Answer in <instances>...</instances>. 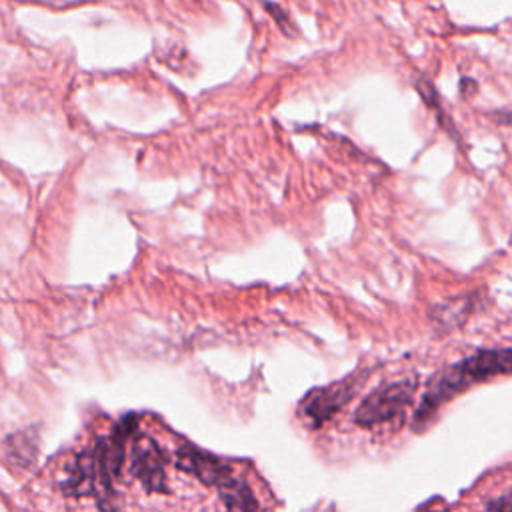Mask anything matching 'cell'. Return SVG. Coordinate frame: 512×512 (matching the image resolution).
<instances>
[{"instance_id": "cell-2", "label": "cell", "mask_w": 512, "mask_h": 512, "mask_svg": "<svg viewBox=\"0 0 512 512\" xmlns=\"http://www.w3.org/2000/svg\"><path fill=\"white\" fill-rule=\"evenodd\" d=\"M176 466L196 476L202 484L216 488L226 508H232V510L258 508V500L254 498L250 486L240 476H236L226 462L214 458L212 454H206L196 446L184 444L182 448H178Z\"/></svg>"}, {"instance_id": "cell-6", "label": "cell", "mask_w": 512, "mask_h": 512, "mask_svg": "<svg viewBox=\"0 0 512 512\" xmlns=\"http://www.w3.org/2000/svg\"><path fill=\"white\" fill-rule=\"evenodd\" d=\"M476 304H478V292L456 296L436 304L434 308H430V320H432L434 332L446 334L462 326L468 320V316L476 310Z\"/></svg>"}, {"instance_id": "cell-7", "label": "cell", "mask_w": 512, "mask_h": 512, "mask_svg": "<svg viewBox=\"0 0 512 512\" xmlns=\"http://www.w3.org/2000/svg\"><path fill=\"white\" fill-rule=\"evenodd\" d=\"M36 456V434L18 432L6 440V458L14 466H28Z\"/></svg>"}, {"instance_id": "cell-1", "label": "cell", "mask_w": 512, "mask_h": 512, "mask_svg": "<svg viewBox=\"0 0 512 512\" xmlns=\"http://www.w3.org/2000/svg\"><path fill=\"white\" fill-rule=\"evenodd\" d=\"M510 372V348L498 350H480L444 370L434 374L420 398V404L414 414L412 428L414 432H422L438 414V410L470 388L472 384H480L494 376H504Z\"/></svg>"}, {"instance_id": "cell-3", "label": "cell", "mask_w": 512, "mask_h": 512, "mask_svg": "<svg viewBox=\"0 0 512 512\" xmlns=\"http://www.w3.org/2000/svg\"><path fill=\"white\" fill-rule=\"evenodd\" d=\"M418 382L414 378L396 380L390 384H382L372 390L356 408L354 422L358 426L370 428L382 422H388L396 416H402L404 410L412 404Z\"/></svg>"}, {"instance_id": "cell-4", "label": "cell", "mask_w": 512, "mask_h": 512, "mask_svg": "<svg viewBox=\"0 0 512 512\" xmlns=\"http://www.w3.org/2000/svg\"><path fill=\"white\" fill-rule=\"evenodd\" d=\"M368 376L366 370L350 374L348 378L334 382L326 388H316L308 396L302 398L298 406V416L306 420L312 428H320L324 422H328L338 410L344 408V404L358 392L364 378Z\"/></svg>"}, {"instance_id": "cell-9", "label": "cell", "mask_w": 512, "mask_h": 512, "mask_svg": "<svg viewBox=\"0 0 512 512\" xmlns=\"http://www.w3.org/2000/svg\"><path fill=\"white\" fill-rule=\"evenodd\" d=\"M486 508H490V510H510V496L508 494H504L502 498H498V500H492V502H488L486 504Z\"/></svg>"}, {"instance_id": "cell-5", "label": "cell", "mask_w": 512, "mask_h": 512, "mask_svg": "<svg viewBox=\"0 0 512 512\" xmlns=\"http://www.w3.org/2000/svg\"><path fill=\"white\" fill-rule=\"evenodd\" d=\"M130 474L140 480L146 492H166V454L154 438L140 434L130 446Z\"/></svg>"}, {"instance_id": "cell-8", "label": "cell", "mask_w": 512, "mask_h": 512, "mask_svg": "<svg viewBox=\"0 0 512 512\" xmlns=\"http://www.w3.org/2000/svg\"><path fill=\"white\" fill-rule=\"evenodd\" d=\"M264 6H266V10L276 18V22L284 28V32H288V28H286V24H290V20L282 14V10H280V6L278 4H274V2H264Z\"/></svg>"}]
</instances>
